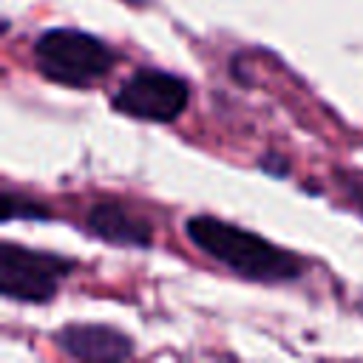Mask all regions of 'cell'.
<instances>
[{
	"label": "cell",
	"mask_w": 363,
	"mask_h": 363,
	"mask_svg": "<svg viewBox=\"0 0 363 363\" xmlns=\"http://www.w3.org/2000/svg\"><path fill=\"white\" fill-rule=\"evenodd\" d=\"M187 102H190L187 82L176 74L156 68H142L130 74L111 99V105L119 113L145 122H173L184 113Z\"/></svg>",
	"instance_id": "4"
},
{
	"label": "cell",
	"mask_w": 363,
	"mask_h": 363,
	"mask_svg": "<svg viewBox=\"0 0 363 363\" xmlns=\"http://www.w3.org/2000/svg\"><path fill=\"white\" fill-rule=\"evenodd\" d=\"M54 343L60 352H65L74 360H102V363H116L133 354V343L128 335L116 332L113 326L102 323H71L62 326L54 335Z\"/></svg>",
	"instance_id": "5"
},
{
	"label": "cell",
	"mask_w": 363,
	"mask_h": 363,
	"mask_svg": "<svg viewBox=\"0 0 363 363\" xmlns=\"http://www.w3.org/2000/svg\"><path fill=\"white\" fill-rule=\"evenodd\" d=\"M187 238L210 258L230 267L235 275L250 281H292L303 272L301 258L284 247L241 230L238 224L221 221L216 216H193L184 224Z\"/></svg>",
	"instance_id": "1"
},
{
	"label": "cell",
	"mask_w": 363,
	"mask_h": 363,
	"mask_svg": "<svg viewBox=\"0 0 363 363\" xmlns=\"http://www.w3.org/2000/svg\"><path fill=\"white\" fill-rule=\"evenodd\" d=\"M88 233L119 247H147L153 241L150 224L116 201H102L88 210Z\"/></svg>",
	"instance_id": "6"
},
{
	"label": "cell",
	"mask_w": 363,
	"mask_h": 363,
	"mask_svg": "<svg viewBox=\"0 0 363 363\" xmlns=\"http://www.w3.org/2000/svg\"><path fill=\"white\" fill-rule=\"evenodd\" d=\"M74 261L17 244H0V295L23 303H45L71 275Z\"/></svg>",
	"instance_id": "3"
},
{
	"label": "cell",
	"mask_w": 363,
	"mask_h": 363,
	"mask_svg": "<svg viewBox=\"0 0 363 363\" xmlns=\"http://www.w3.org/2000/svg\"><path fill=\"white\" fill-rule=\"evenodd\" d=\"M349 193H352V199L360 204V210H363V176L357 179V182H349Z\"/></svg>",
	"instance_id": "9"
},
{
	"label": "cell",
	"mask_w": 363,
	"mask_h": 363,
	"mask_svg": "<svg viewBox=\"0 0 363 363\" xmlns=\"http://www.w3.org/2000/svg\"><path fill=\"white\" fill-rule=\"evenodd\" d=\"M281 156H264L261 159V167L267 170V173H275V176H286L289 173V167H286V162H278Z\"/></svg>",
	"instance_id": "8"
},
{
	"label": "cell",
	"mask_w": 363,
	"mask_h": 363,
	"mask_svg": "<svg viewBox=\"0 0 363 363\" xmlns=\"http://www.w3.org/2000/svg\"><path fill=\"white\" fill-rule=\"evenodd\" d=\"M34 62L45 79L71 88H85L105 77L113 62V54L94 34L77 28H48L34 43Z\"/></svg>",
	"instance_id": "2"
},
{
	"label": "cell",
	"mask_w": 363,
	"mask_h": 363,
	"mask_svg": "<svg viewBox=\"0 0 363 363\" xmlns=\"http://www.w3.org/2000/svg\"><path fill=\"white\" fill-rule=\"evenodd\" d=\"M0 204H3V221H11V218H48L51 216L43 204H37L31 199H23V196H14V193H3Z\"/></svg>",
	"instance_id": "7"
}]
</instances>
